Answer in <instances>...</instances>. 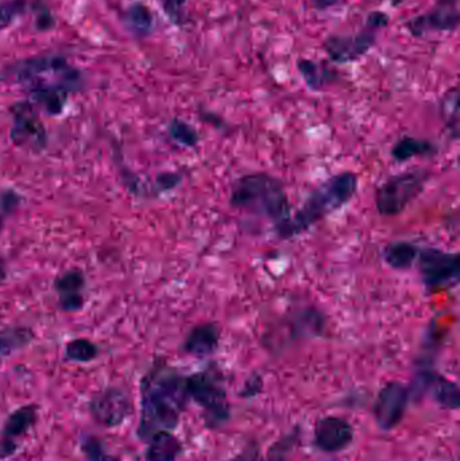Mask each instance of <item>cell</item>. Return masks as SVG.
I'll return each mask as SVG.
<instances>
[{
	"label": "cell",
	"mask_w": 460,
	"mask_h": 461,
	"mask_svg": "<svg viewBox=\"0 0 460 461\" xmlns=\"http://www.w3.org/2000/svg\"><path fill=\"white\" fill-rule=\"evenodd\" d=\"M442 116L454 137L459 131V96L458 89L453 88L442 99Z\"/></svg>",
	"instance_id": "cell-28"
},
{
	"label": "cell",
	"mask_w": 460,
	"mask_h": 461,
	"mask_svg": "<svg viewBox=\"0 0 460 461\" xmlns=\"http://www.w3.org/2000/svg\"><path fill=\"white\" fill-rule=\"evenodd\" d=\"M419 386L432 390L435 401L443 408L456 411L459 408V389L455 382L434 373L431 368H424L418 374Z\"/></svg>",
	"instance_id": "cell-16"
},
{
	"label": "cell",
	"mask_w": 460,
	"mask_h": 461,
	"mask_svg": "<svg viewBox=\"0 0 460 461\" xmlns=\"http://www.w3.org/2000/svg\"><path fill=\"white\" fill-rule=\"evenodd\" d=\"M167 131L173 140L186 146V148H194L200 140V135L196 129L183 119H173L167 127Z\"/></svg>",
	"instance_id": "cell-27"
},
{
	"label": "cell",
	"mask_w": 460,
	"mask_h": 461,
	"mask_svg": "<svg viewBox=\"0 0 460 461\" xmlns=\"http://www.w3.org/2000/svg\"><path fill=\"white\" fill-rule=\"evenodd\" d=\"M437 153V148L431 140H420L415 137H404L394 143L392 149V157L397 162H407L416 157L434 156Z\"/></svg>",
	"instance_id": "cell-20"
},
{
	"label": "cell",
	"mask_w": 460,
	"mask_h": 461,
	"mask_svg": "<svg viewBox=\"0 0 460 461\" xmlns=\"http://www.w3.org/2000/svg\"><path fill=\"white\" fill-rule=\"evenodd\" d=\"M297 69H299L302 77L304 78L308 88L312 89V91H320L323 86L331 83V70L321 67V65L312 61V59H300L297 62Z\"/></svg>",
	"instance_id": "cell-24"
},
{
	"label": "cell",
	"mask_w": 460,
	"mask_h": 461,
	"mask_svg": "<svg viewBox=\"0 0 460 461\" xmlns=\"http://www.w3.org/2000/svg\"><path fill=\"white\" fill-rule=\"evenodd\" d=\"M167 15L175 23H183L185 19V0H158Z\"/></svg>",
	"instance_id": "cell-31"
},
{
	"label": "cell",
	"mask_w": 460,
	"mask_h": 461,
	"mask_svg": "<svg viewBox=\"0 0 460 461\" xmlns=\"http://www.w3.org/2000/svg\"><path fill=\"white\" fill-rule=\"evenodd\" d=\"M32 339H34V333L29 328H5L0 330V360L29 346Z\"/></svg>",
	"instance_id": "cell-21"
},
{
	"label": "cell",
	"mask_w": 460,
	"mask_h": 461,
	"mask_svg": "<svg viewBox=\"0 0 460 461\" xmlns=\"http://www.w3.org/2000/svg\"><path fill=\"white\" fill-rule=\"evenodd\" d=\"M429 173L424 169L408 170L389 177L375 194L380 215L392 218L404 212L426 189Z\"/></svg>",
	"instance_id": "cell-5"
},
{
	"label": "cell",
	"mask_w": 460,
	"mask_h": 461,
	"mask_svg": "<svg viewBox=\"0 0 460 461\" xmlns=\"http://www.w3.org/2000/svg\"><path fill=\"white\" fill-rule=\"evenodd\" d=\"M65 357L75 363H89L99 357V348L94 341L86 338L70 340L65 347Z\"/></svg>",
	"instance_id": "cell-25"
},
{
	"label": "cell",
	"mask_w": 460,
	"mask_h": 461,
	"mask_svg": "<svg viewBox=\"0 0 460 461\" xmlns=\"http://www.w3.org/2000/svg\"><path fill=\"white\" fill-rule=\"evenodd\" d=\"M32 10L37 14V27L41 30L51 29L54 26V19L50 11L43 3L35 2L32 5Z\"/></svg>",
	"instance_id": "cell-32"
},
{
	"label": "cell",
	"mask_w": 460,
	"mask_h": 461,
	"mask_svg": "<svg viewBox=\"0 0 460 461\" xmlns=\"http://www.w3.org/2000/svg\"><path fill=\"white\" fill-rule=\"evenodd\" d=\"M186 390L189 400L204 409L205 419L210 422V427H218L229 420L230 409L226 389L215 373L203 371L186 376Z\"/></svg>",
	"instance_id": "cell-7"
},
{
	"label": "cell",
	"mask_w": 460,
	"mask_h": 461,
	"mask_svg": "<svg viewBox=\"0 0 460 461\" xmlns=\"http://www.w3.org/2000/svg\"><path fill=\"white\" fill-rule=\"evenodd\" d=\"M326 325V317L319 309L305 308L293 319L294 336H318Z\"/></svg>",
	"instance_id": "cell-22"
},
{
	"label": "cell",
	"mask_w": 460,
	"mask_h": 461,
	"mask_svg": "<svg viewBox=\"0 0 460 461\" xmlns=\"http://www.w3.org/2000/svg\"><path fill=\"white\" fill-rule=\"evenodd\" d=\"M86 287V276L80 270H69L54 281V289L59 294L62 311L77 312L83 308V290Z\"/></svg>",
	"instance_id": "cell-14"
},
{
	"label": "cell",
	"mask_w": 460,
	"mask_h": 461,
	"mask_svg": "<svg viewBox=\"0 0 460 461\" xmlns=\"http://www.w3.org/2000/svg\"><path fill=\"white\" fill-rule=\"evenodd\" d=\"M80 451L86 461H122L105 448L104 441L95 435H84L80 440Z\"/></svg>",
	"instance_id": "cell-26"
},
{
	"label": "cell",
	"mask_w": 460,
	"mask_h": 461,
	"mask_svg": "<svg viewBox=\"0 0 460 461\" xmlns=\"http://www.w3.org/2000/svg\"><path fill=\"white\" fill-rule=\"evenodd\" d=\"M26 0H5L0 3V30L7 29L26 11Z\"/></svg>",
	"instance_id": "cell-29"
},
{
	"label": "cell",
	"mask_w": 460,
	"mask_h": 461,
	"mask_svg": "<svg viewBox=\"0 0 460 461\" xmlns=\"http://www.w3.org/2000/svg\"><path fill=\"white\" fill-rule=\"evenodd\" d=\"M315 446L326 454L345 451L354 440V429L347 420L338 416H326L315 425Z\"/></svg>",
	"instance_id": "cell-13"
},
{
	"label": "cell",
	"mask_w": 460,
	"mask_h": 461,
	"mask_svg": "<svg viewBox=\"0 0 460 461\" xmlns=\"http://www.w3.org/2000/svg\"><path fill=\"white\" fill-rule=\"evenodd\" d=\"M186 376L167 365H157L140 381V417L137 436L148 443L156 433L173 432L188 405Z\"/></svg>",
	"instance_id": "cell-2"
},
{
	"label": "cell",
	"mask_w": 460,
	"mask_h": 461,
	"mask_svg": "<svg viewBox=\"0 0 460 461\" xmlns=\"http://www.w3.org/2000/svg\"><path fill=\"white\" fill-rule=\"evenodd\" d=\"M124 22H126L129 30H131L134 34L140 37L150 34L153 30L154 18L151 11L149 10L148 5L142 3H134L130 5L129 10L126 11L124 15Z\"/></svg>",
	"instance_id": "cell-23"
},
{
	"label": "cell",
	"mask_w": 460,
	"mask_h": 461,
	"mask_svg": "<svg viewBox=\"0 0 460 461\" xmlns=\"http://www.w3.org/2000/svg\"><path fill=\"white\" fill-rule=\"evenodd\" d=\"M389 23L388 14L373 11L365 21L361 32L353 35H329L324 42V49L329 59L337 64H350L369 53L377 42L380 30Z\"/></svg>",
	"instance_id": "cell-6"
},
{
	"label": "cell",
	"mask_w": 460,
	"mask_h": 461,
	"mask_svg": "<svg viewBox=\"0 0 460 461\" xmlns=\"http://www.w3.org/2000/svg\"><path fill=\"white\" fill-rule=\"evenodd\" d=\"M22 197L14 191H5L0 194V230L5 227L7 216L18 207Z\"/></svg>",
	"instance_id": "cell-30"
},
{
	"label": "cell",
	"mask_w": 460,
	"mask_h": 461,
	"mask_svg": "<svg viewBox=\"0 0 460 461\" xmlns=\"http://www.w3.org/2000/svg\"><path fill=\"white\" fill-rule=\"evenodd\" d=\"M13 126L11 140L16 146L40 153L48 145L45 126L37 113V107L30 102L16 103L11 108Z\"/></svg>",
	"instance_id": "cell-10"
},
{
	"label": "cell",
	"mask_w": 460,
	"mask_h": 461,
	"mask_svg": "<svg viewBox=\"0 0 460 461\" xmlns=\"http://www.w3.org/2000/svg\"><path fill=\"white\" fill-rule=\"evenodd\" d=\"M5 75L32 97V104L48 115H59L70 95L81 91L83 75L61 56H38L22 59L8 68Z\"/></svg>",
	"instance_id": "cell-1"
},
{
	"label": "cell",
	"mask_w": 460,
	"mask_h": 461,
	"mask_svg": "<svg viewBox=\"0 0 460 461\" xmlns=\"http://www.w3.org/2000/svg\"><path fill=\"white\" fill-rule=\"evenodd\" d=\"M262 387V379L259 375H253L246 382L245 389H243L242 397H254L258 394Z\"/></svg>",
	"instance_id": "cell-34"
},
{
	"label": "cell",
	"mask_w": 460,
	"mask_h": 461,
	"mask_svg": "<svg viewBox=\"0 0 460 461\" xmlns=\"http://www.w3.org/2000/svg\"><path fill=\"white\" fill-rule=\"evenodd\" d=\"M235 210L264 216L280 226L291 218L288 194L280 178L267 173H253L238 178L230 194Z\"/></svg>",
	"instance_id": "cell-4"
},
{
	"label": "cell",
	"mask_w": 460,
	"mask_h": 461,
	"mask_svg": "<svg viewBox=\"0 0 460 461\" xmlns=\"http://www.w3.org/2000/svg\"><path fill=\"white\" fill-rule=\"evenodd\" d=\"M40 420V406L37 403L21 406L13 413L8 414L2 428V440L18 444L21 438H24Z\"/></svg>",
	"instance_id": "cell-17"
},
{
	"label": "cell",
	"mask_w": 460,
	"mask_h": 461,
	"mask_svg": "<svg viewBox=\"0 0 460 461\" xmlns=\"http://www.w3.org/2000/svg\"><path fill=\"white\" fill-rule=\"evenodd\" d=\"M234 461H286L285 457L283 456V452H273L269 457L266 459H262V457L258 456L257 452H245V454L240 455L239 457H237Z\"/></svg>",
	"instance_id": "cell-33"
},
{
	"label": "cell",
	"mask_w": 460,
	"mask_h": 461,
	"mask_svg": "<svg viewBox=\"0 0 460 461\" xmlns=\"http://www.w3.org/2000/svg\"><path fill=\"white\" fill-rule=\"evenodd\" d=\"M358 191V177L351 172L332 176L319 185L288 221L275 227L281 239H292L323 221L329 213L345 207Z\"/></svg>",
	"instance_id": "cell-3"
},
{
	"label": "cell",
	"mask_w": 460,
	"mask_h": 461,
	"mask_svg": "<svg viewBox=\"0 0 460 461\" xmlns=\"http://www.w3.org/2000/svg\"><path fill=\"white\" fill-rule=\"evenodd\" d=\"M459 21V0H437L428 11L410 18L405 27L413 37L423 38L439 32H455Z\"/></svg>",
	"instance_id": "cell-11"
},
{
	"label": "cell",
	"mask_w": 460,
	"mask_h": 461,
	"mask_svg": "<svg viewBox=\"0 0 460 461\" xmlns=\"http://www.w3.org/2000/svg\"><path fill=\"white\" fill-rule=\"evenodd\" d=\"M221 343V328L215 322H203L189 330L184 340L183 349L194 357L212 355Z\"/></svg>",
	"instance_id": "cell-15"
},
{
	"label": "cell",
	"mask_w": 460,
	"mask_h": 461,
	"mask_svg": "<svg viewBox=\"0 0 460 461\" xmlns=\"http://www.w3.org/2000/svg\"><path fill=\"white\" fill-rule=\"evenodd\" d=\"M313 5L318 8H321V10H326V8L334 7L337 5L340 0H311Z\"/></svg>",
	"instance_id": "cell-35"
},
{
	"label": "cell",
	"mask_w": 460,
	"mask_h": 461,
	"mask_svg": "<svg viewBox=\"0 0 460 461\" xmlns=\"http://www.w3.org/2000/svg\"><path fill=\"white\" fill-rule=\"evenodd\" d=\"M132 400L121 387H105L92 395L88 402L89 416L100 427L113 429L121 427L132 414Z\"/></svg>",
	"instance_id": "cell-9"
},
{
	"label": "cell",
	"mask_w": 460,
	"mask_h": 461,
	"mask_svg": "<svg viewBox=\"0 0 460 461\" xmlns=\"http://www.w3.org/2000/svg\"><path fill=\"white\" fill-rule=\"evenodd\" d=\"M416 265L421 281L428 289L456 286L460 276L458 252H448L435 247L420 249Z\"/></svg>",
	"instance_id": "cell-8"
},
{
	"label": "cell",
	"mask_w": 460,
	"mask_h": 461,
	"mask_svg": "<svg viewBox=\"0 0 460 461\" xmlns=\"http://www.w3.org/2000/svg\"><path fill=\"white\" fill-rule=\"evenodd\" d=\"M420 247L407 240L392 241L383 249L386 265L394 270H408L416 265Z\"/></svg>",
	"instance_id": "cell-19"
},
{
	"label": "cell",
	"mask_w": 460,
	"mask_h": 461,
	"mask_svg": "<svg viewBox=\"0 0 460 461\" xmlns=\"http://www.w3.org/2000/svg\"><path fill=\"white\" fill-rule=\"evenodd\" d=\"M410 389L401 382H391L381 389L374 403V419L383 432L399 427L407 413Z\"/></svg>",
	"instance_id": "cell-12"
},
{
	"label": "cell",
	"mask_w": 460,
	"mask_h": 461,
	"mask_svg": "<svg viewBox=\"0 0 460 461\" xmlns=\"http://www.w3.org/2000/svg\"><path fill=\"white\" fill-rule=\"evenodd\" d=\"M183 452V444L173 432L162 430L151 436L145 452L146 461H176Z\"/></svg>",
	"instance_id": "cell-18"
}]
</instances>
